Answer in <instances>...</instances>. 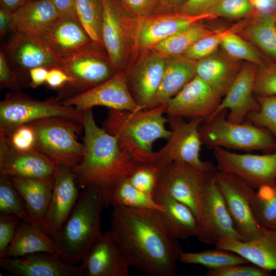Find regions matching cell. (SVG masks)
<instances>
[{
	"label": "cell",
	"mask_w": 276,
	"mask_h": 276,
	"mask_svg": "<svg viewBox=\"0 0 276 276\" xmlns=\"http://www.w3.org/2000/svg\"><path fill=\"white\" fill-rule=\"evenodd\" d=\"M110 231L131 267L156 276H174L182 249L155 211L114 206Z\"/></svg>",
	"instance_id": "6da1fadb"
},
{
	"label": "cell",
	"mask_w": 276,
	"mask_h": 276,
	"mask_svg": "<svg viewBox=\"0 0 276 276\" xmlns=\"http://www.w3.org/2000/svg\"><path fill=\"white\" fill-rule=\"evenodd\" d=\"M82 125L83 154L72 171L79 188H98L105 206H108L116 186L141 163L122 147L115 136L96 124L92 108L84 111Z\"/></svg>",
	"instance_id": "7a4b0ae2"
},
{
	"label": "cell",
	"mask_w": 276,
	"mask_h": 276,
	"mask_svg": "<svg viewBox=\"0 0 276 276\" xmlns=\"http://www.w3.org/2000/svg\"><path fill=\"white\" fill-rule=\"evenodd\" d=\"M166 104L136 111L109 109L102 128L115 136L122 147L141 164L154 163L152 146L157 140H168Z\"/></svg>",
	"instance_id": "3957f363"
},
{
	"label": "cell",
	"mask_w": 276,
	"mask_h": 276,
	"mask_svg": "<svg viewBox=\"0 0 276 276\" xmlns=\"http://www.w3.org/2000/svg\"><path fill=\"white\" fill-rule=\"evenodd\" d=\"M104 206L103 196L98 188L83 189L55 239L59 257L63 261L75 265L85 258L102 234L101 214Z\"/></svg>",
	"instance_id": "277c9868"
},
{
	"label": "cell",
	"mask_w": 276,
	"mask_h": 276,
	"mask_svg": "<svg viewBox=\"0 0 276 276\" xmlns=\"http://www.w3.org/2000/svg\"><path fill=\"white\" fill-rule=\"evenodd\" d=\"M227 110L203 122L199 128L202 144L246 151L276 150V140L266 129L251 123H234L226 118Z\"/></svg>",
	"instance_id": "5b68a950"
},
{
	"label": "cell",
	"mask_w": 276,
	"mask_h": 276,
	"mask_svg": "<svg viewBox=\"0 0 276 276\" xmlns=\"http://www.w3.org/2000/svg\"><path fill=\"white\" fill-rule=\"evenodd\" d=\"M30 123L36 133L35 149L58 165L72 169L80 162L84 146L78 141L82 124L64 117H52Z\"/></svg>",
	"instance_id": "8992f818"
},
{
	"label": "cell",
	"mask_w": 276,
	"mask_h": 276,
	"mask_svg": "<svg viewBox=\"0 0 276 276\" xmlns=\"http://www.w3.org/2000/svg\"><path fill=\"white\" fill-rule=\"evenodd\" d=\"M84 112L65 105L58 96L35 100L18 91L8 93L0 102V136H7L18 126L52 117H64L82 124Z\"/></svg>",
	"instance_id": "52a82bcc"
},
{
	"label": "cell",
	"mask_w": 276,
	"mask_h": 276,
	"mask_svg": "<svg viewBox=\"0 0 276 276\" xmlns=\"http://www.w3.org/2000/svg\"><path fill=\"white\" fill-rule=\"evenodd\" d=\"M56 67L72 79L58 91L62 100L87 91L115 74L103 46L95 42L81 52L61 59Z\"/></svg>",
	"instance_id": "ba28073f"
},
{
	"label": "cell",
	"mask_w": 276,
	"mask_h": 276,
	"mask_svg": "<svg viewBox=\"0 0 276 276\" xmlns=\"http://www.w3.org/2000/svg\"><path fill=\"white\" fill-rule=\"evenodd\" d=\"M102 8L101 40L115 72H124L133 41L136 43L137 18H130L119 0H100Z\"/></svg>",
	"instance_id": "9c48e42d"
},
{
	"label": "cell",
	"mask_w": 276,
	"mask_h": 276,
	"mask_svg": "<svg viewBox=\"0 0 276 276\" xmlns=\"http://www.w3.org/2000/svg\"><path fill=\"white\" fill-rule=\"evenodd\" d=\"M204 120L193 118L187 122L182 118L168 116L171 135L167 144L154 152V163L165 164L173 162L188 163L205 173L214 172L216 169L209 162L200 158L202 144L199 128Z\"/></svg>",
	"instance_id": "30bf717a"
},
{
	"label": "cell",
	"mask_w": 276,
	"mask_h": 276,
	"mask_svg": "<svg viewBox=\"0 0 276 276\" xmlns=\"http://www.w3.org/2000/svg\"><path fill=\"white\" fill-rule=\"evenodd\" d=\"M159 164L156 190L187 205L198 219L205 184L210 173L182 162Z\"/></svg>",
	"instance_id": "8fae6325"
},
{
	"label": "cell",
	"mask_w": 276,
	"mask_h": 276,
	"mask_svg": "<svg viewBox=\"0 0 276 276\" xmlns=\"http://www.w3.org/2000/svg\"><path fill=\"white\" fill-rule=\"evenodd\" d=\"M214 172L208 175L205 184L196 237L204 243L215 245L228 238L242 241L216 183Z\"/></svg>",
	"instance_id": "7c38bea8"
},
{
	"label": "cell",
	"mask_w": 276,
	"mask_h": 276,
	"mask_svg": "<svg viewBox=\"0 0 276 276\" xmlns=\"http://www.w3.org/2000/svg\"><path fill=\"white\" fill-rule=\"evenodd\" d=\"M213 150L218 171L238 177L255 190L276 182V150L263 154Z\"/></svg>",
	"instance_id": "4fadbf2b"
},
{
	"label": "cell",
	"mask_w": 276,
	"mask_h": 276,
	"mask_svg": "<svg viewBox=\"0 0 276 276\" xmlns=\"http://www.w3.org/2000/svg\"><path fill=\"white\" fill-rule=\"evenodd\" d=\"M213 177L242 241L258 236L262 231L252 210L256 191L238 177L216 170Z\"/></svg>",
	"instance_id": "5bb4252c"
},
{
	"label": "cell",
	"mask_w": 276,
	"mask_h": 276,
	"mask_svg": "<svg viewBox=\"0 0 276 276\" xmlns=\"http://www.w3.org/2000/svg\"><path fill=\"white\" fill-rule=\"evenodd\" d=\"M1 48L27 86L24 78L29 80L31 69L37 67L50 69L56 67L61 60L39 37L21 33L12 32Z\"/></svg>",
	"instance_id": "9a60e30c"
},
{
	"label": "cell",
	"mask_w": 276,
	"mask_h": 276,
	"mask_svg": "<svg viewBox=\"0 0 276 276\" xmlns=\"http://www.w3.org/2000/svg\"><path fill=\"white\" fill-rule=\"evenodd\" d=\"M63 102L82 112L99 106L120 110H141L130 93L125 72L117 73L100 84Z\"/></svg>",
	"instance_id": "2e32d148"
},
{
	"label": "cell",
	"mask_w": 276,
	"mask_h": 276,
	"mask_svg": "<svg viewBox=\"0 0 276 276\" xmlns=\"http://www.w3.org/2000/svg\"><path fill=\"white\" fill-rule=\"evenodd\" d=\"M72 169L58 165L52 195L41 228L54 240L74 208L79 196Z\"/></svg>",
	"instance_id": "e0dca14e"
},
{
	"label": "cell",
	"mask_w": 276,
	"mask_h": 276,
	"mask_svg": "<svg viewBox=\"0 0 276 276\" xmlns=\"http://www.w3.org/2000/svg\"><path fill=\"white\" fill-rule=\"evenodd\" d=\"M221 97L196 75L166 103L168 116L201 118L204 121L214 112Z\"/></svg>",
	"instance_id": "ac0fdd59"
},
{
	"label": "cell",
	"mask_w": 276,
	"mask_h": 276,
	"mask_svg": "<svg viewBox=\"0 0 276 276\" xmlns=\"http://www.w3.org/2000/svg\"><path fill=\"white\" fill-rule=\"evenodd\" d=\"M127 72V85L140 109L151 108L159 87L165 66V58L152 49Z\"/></svg>",
	"instance_id": "d6986e66"
},
{
	"label": "cell",
	"mask_w": 276,
	"mask_h": 276,
	"mask_svg": "<svg viewBox=\"0 0 276 276\" xmlns=\"http://www.w3.org/2000/svg\"><path fill=\"white\" fill-rule=\"evenodd\" d=\"M258 67L249 63L240 68L224 98L205 121L222 111L227 110L226 118L228 121L242 123L248 113L259 110V104L254 96V84Z\"/></svg>",
	"instance_id": "ffe728a7"
},
{
	"label": "cell",
	"mask_w": 276,
	"mask_h": 276,
	"mask_svg": "<svg viewBox=\"0 0 276 276\" xmlns=\"http://www.w3.org/2000/svg\"><path fill=\"white\" fill-rule=\"evenodd\" d=\"M80 266L83 276H127L131 267L110 231L101 234Z\"/></svg>",
	"instance_id": "44dd1931"
},
{
	"label": "cell",
	"mask_w": 276,
	"mask_h": 276,
	"mask_svg": "<svg viewBox=\"0 0 276 276\" xmlns=\"http://www.w3.org/2000/svg\"><path fill=\"white\" fill-rule=\"evenodd\" d=\"M58 165L35 149L19 151L0 137V174L11 177L43 178L55 175Z\"/></svg>",
	"instance_id": "7402d4cb"
},
{
	"label": "cell",
	"mask_w": 276,
	"mask_h": 276,
	"mask_svg": "<svg viewBox=\"0 0 276 276\" xmlns=\"http://www.w3.org/2000/svg\"><path fill=\"white\" fill-rule=\"evenodd\" d=\"M216 18L210 13L191 15L183 13L150 15L137 18L136 43L143 50L154 45L176 32L206 19Z\"/></svg>",
	"instance_id": "603a6c76"
},
{
	"label": "cell",
	"mask_w": 276,
	"mask_h": 276,
	"mask_svg": "<svg viewBox=\"0 0 276 276\" xmlns=\"http://www.w3.org/2000/svg\"><path fill=\"white\" fill-rule=\"evenodd\" d=\"M0 267L15 276H83L80 265L67 263L58 256L44 252L0 258Z\"/></svg>",
	"instance_id": "cb8c5ba5"
},
{
	"label": "cell",
	"mask_w": 276,
	"mask_h": 276,
	"mask_svg": "<svg viewBox=\"0 0 276 276\" xmlns=\"http://www.w3.org/2000/svg\"><path fill=\"white\" fill-rule=\"evenodd\" d=\"M60 59L81 52L94 41L77 18L60 17L39 37Z\"/></svg>",
	"instance_id": "d4e9b609"
},
{
	"label": "cell",
	"mask_w": 276,
	"mask_h": 276,
	"mask_svg": "<svg viewBox=\"0 0 276 276\" xmlns=\"http://www.w3.org/2000/svg\"><path fill=\"white\" fill-rule=\"evenodd\" d=\"M215 247L233 251L264 269L276 270V229L262 227L261 234L251 240L228 238L218 242Z\"/></svg>",
	"instance_id": "484cf974"
},
{
	"label": "cell",
	"mask_w": 276,
	"mask_h": 276,
	"mask_svg": "<svg viewBox=\"0 0 276 276\" xmlns=\"http://www.w3.org/2000/svg\"><path fill=\"white\" fill-rule=\"evenodd\" d=\"M153 197L163 209V211H156L157 216L173 238L178 240L197 236L198 220L189 207L156 190Z\"/></svg>",
	"instance_id": "4316f807"
},
{
	"label": "cell",
	"mask_w": 276,
	"mask_h": 276,
	"mask_svg": "<svg viewBox=\"0 0 276 276\" xmlns=\"http://www.w3.org/2000/svg\"><path fill=\"white\" fill-rule=\"evenodd\" d=\"M59 17L50 0L27 2L13 13L11 33L40 37Z\"/></svg>",
	"instance_id": "83f0119b"
},
{
	"label": "cell",
	"mask_w": 276,
	"mask_h": 276,
	"mask_svg": "<svg viewBox=\"0 0 276 276\" xmlns=\"http://www.w3.org/2000/svg\"><path fill=\"white\" fill-rule=\"evenodd\" d=\"M11 178L15 189L24 199L33 224L41 226L52 195L55 175L43 178Z\"/></svg>",
	"instance_id": "f1b7e54d"
},
{
	"label": "cell",
	"mask_w": 276,
	"mask_h": 276,
	"mask_svg": "<svg viewBox=\"0 0 276 276\" xmlns=\"http://www.w3.org/2000/svg\"><path fill=\"white\" fill-rule=\"evenodd\" d=\"M197 61L182 55L165 58L162 81L151 108L166 104L196 75Z\"/></svg>",
	"instance_id": "f546056e"
},
{
	"label": "cell",
	"mask_w": 276,
	"mask_h": 276,
	"mask_svg": "<svg viewBox=\"0 0 276 276\" xmlns=\"http://www.w3.org/2000/svg\"><path fill=\"white\" fill-rule=\"evenodd\" d=\"M41 252L59 256L55 241L43 231L41 226L21 220L4 258H18Z\"/></svg>",
	"instance_id": "4dcf8cb0"
},
{
	"label": "cell",
	"mask_w": 276,
	"mask_h": 276,
	"mask_svg": "<svg viewBox=\"0 0 276 276\" xmlns=\"http://www.w3.org/2000/svg\"><path fill=\"white\" fill-rule=\"evenodd\" d=\"M240 68L214 53L197 61L196 75L221 97L224 96Z\"/></svg>",
	"instance_id": "1f68e13d"
},
{
	"label": "cell",
	"mask_w": 276,
	"mask_h": 276,
	"mask_svg": "<svg viewBox=\"0 0 276 276\" xmlns=\"http://www.w3.org/2000/svg\"><path fill=\"white\" fill-rule=\"evenodd\" d=\"M243 33L264 53L276 60V13H257Z\"/></svg>",
	"instance_id": "d6a6232c"
},
{
	"label": "cell",
	"mask_w": 276,
	"mask_h": 276,
	"mask_svg": "<svg viewBox=\"0 0 276 276\" xmlns=\"http://www.w3.org/2000/svg\"><path fill=\"white\" fill-rule=\"evenodd\" d=\"M199 22L176 32L151 49L165 58L182 55L197 41L217 31L210 30Z\"/></svg>",
	"instance_id": "836d02e7"
},
{
	"label": "cell",
	"mask_w": 276,
	"mask_h": 276,
	"mask_svg": "<svg viewBox=\"0 0 276 276\" xmlns=\"http://www.w3.org/2000/svg\"><path fill=\"white\" fill-rule=\"evenodd\" d=\"M178 260L186 264L200 265L208 270L249 263L246 259L233 251L217 247L200 252H186L182 250Z\"/></svg>",
	"instance_id": "e575fe53"
},
{
	"label": "cell",
	"mask_w": 276,
	"mask_h": 276,
	"mask_svg": "<svg viewBox=\"0 0 276 276\" xmlns=\"http://www.w3.org/2000/svg\"><path fill=\"white\" fill-rule=\"evenodd\" d=\"M110 205L139 210H163L153 195L134 187L129 182L128 177L121 181L115 188L111 196Z\"/></svg>",
	"instance_id": "d590c367"
},
{
	"label": "cell",
	"mask_w": 276,
	"mask_h": 276,
	"mask_svg": "<svg viewBox=\"0 0 276 276\" xmlns=\"http://www.w3.org/2000/svg\"><path fill=\"white\" fill-rule=\"evenodd\" d=\"M252 210L261 227L276 229V182L257 189L252 200Z\"/></svg>",
	"instance_id": "8d00e7d4"
},
{
	"label": "cell",
	"mask_w": 276,
	"mask_h": 276,
	"mask_svg": "<svg viewBox=\"0 0 276 276\" xmlns=\"http://www.w3.org/2000/svg\"><path fill=\"white\" fill-rule=\"evenodd\" d=\"M76 11L78 19L91 40L102 45L100 0H76Z\"/></svg>",
	"instance_id": "74e56055"
},
{
	"label": "cell",
	"mask_w": 276,
	"mask_h": 276,
	"mask_svg": "<svg viewBox=\"0 0 276 276\" xmlns=\"http://www.w3.org/2000/svg\"><path fill=\"white\" fill-rule=\"evenodd\" d=\"M18 195L11 177L0 174L1 214L13 215L21 221L33 224Z\"/></svg>",
	"instance_id": "f35d334b"
},
{
	"label": "cell",
	"mask_w": 276,
	"mask_h": 276,
	"mask_svg": "<svg viewBox=\"0 0 276 276\" xmlns=\"http://www.w3.org/2000/svg\"><path fill=\"white\" fill-rule=\"evenodd\" d=\"M237 32L228 35L220 46L232 58L244 60L257 65H263L266 62L261 54L249 42L238 36Z\"/></svg>",
	"instance_id": "ab89813d"
},
{
	"label": "cell",
	"mask_w": 276,
	"mask_h": 276,
	"mask_svg": "<svg viewBox=\"0 0 276 276\" xmlns=\"http://www.w3.org/2000/svg\"><path fill=\"white\" fill-rule=\"evenodd\" d=\"M242 23L201 38L187 50L182 54L185 57L197 61L206 57L217 50L223 39L229 34L237 32L242 28Z\"/></svg>",
	"instance_id": "60d3db41"
},
{
	"label": "cell",
	"mask_w": 276,
	"mask_h": 276,
	"mask_svg": "<svg viewBox=\"0 0 276 276\" xmlns=\"http://www.w3.org/2000/svg\"><path fill=\"white\" fill-rule=\"evenodd\" d=\"M258 111L250 112L246 118L251 124L266 129L276 140V96H258Z\"/></svg>",
	"instance_id": "b9f144b4"
},
{
	"label": "cell",
	"mask_w": 276,
	"mask_h": 276,
	"mask_svg": "<svg viewBox=\"0 0 276 276\" xmlns=\"http://www.w3.org/2000/svg\"><path fill=\"white\" fill-rule=\"evenodd\" d=\"M159 168L158 163L140 164L128 179L139 190L153 195L157 187Z\"/></svg>",
	"instance_id": "7bdbcfd3"
},
{
	"label": "cell",
	"mask_w": 276,
	"mask_h": 276,
	"mask_svg": "<svg viewBox=\"0 0 276 276\" xmlns=\"http://www.w3.org/2000/svg\"><path fill=\"white\" fill-rule=\"evenodd\" d=\"M254 93L258 96H276V62L266 61L258 67Z\"/></svg>",
	"instance_id": "ee69618b"
},
{
	"label": "cell",
	"mask_w": 276,
	"mask_h": 276,
	"mask_svg": "<svg viewBox=\"0 0 276 276\" xmlns=\"http://www.w3.org/2000/svg\"><path fill=\"white\" fill-rule=\"evenodd\" d=\"M255 10L252 0H218L209 13L216 17H240Z\"/></svg>",
	"instance_id": "f6af8a7d"
},
{
	"label": "cell",
	"mask_w": 276,
	"mask_h": 276,
	"mask_svg": "<svg viewBox=\"0 0 276 276\" xmlns=\"http://www.w3.org/2000/svg\"><path fill=\"white\" fill-rule=\"evenodd\" d=\"M5 139L10 146L15 150L26 151L35 149L36 133L30 123L18 126L7 136H0Z\"/></svg>",
	"instance_id": "bcb514c9"
},
{
	"label": "cell",
	"mask_w": 276,
	"mask_h": 276,
	"mask_svg": "<svg viewBox=\"0 0 276 276\" xmlns=\"http://www.w3.org/2000/svg\"><path fill=\"white\" fill-rule=\"evenodd\" d=\"M235 264L221 268L208 270L207 276H270L272 271L256 265Z\"/></svg>",
	"instance_id": "7dc6e473"
},
{
	"label": "cell",
	"mask_w": 276,
	"mask_h": 276,
	"mask_svg": "<svg viewBox=\"0 0 276 276\" xmlns=\"http://www.w3.org/2000/svg\"><path fill=\"white\" fill-rule=\"evenodd\" d=\"M27 85L18 74L10 65L3 50H0V88L18 91Z\"/></svg>",
	"instance_id": "c3c4849f"
},
{
	"label": "cell",
	"mask_w": 276,
	"mask_h": 276,
	"mask_svg": "<svg viewBox=\"0 0 276 276\" xmlns=\"http://www.w3.org/2000/svg\"><path fill=\"white\" fill-rule=\"evenodd\" d=\"M20 220L17 217L0 215V258H4L6 250L14 238Z\"/></svg>",
	"instance_id": "681fc988"
},
{
	"label": "cell",
	"mask_w": 276,
	"mask_h": 276,
	"mask_svg": "<svg viewBox=\"0 0 276 276\" xmlns=\"http://www.w3.org/2000/svg\"><path fill=\"white\" fill-rule=\"evenodd\" d=\"M124 8L136 18L152 15L160 0H119Z\"/></svg>",
	"instance_id": "f907efd6"
},
{
	"label": "cell",
	"mask_w": 276,
	"mask_h": 276,
	"mask_svg": "<svg viewBox=\"0 0 276 276\" xmlns=\"http://www.w3.org/2000/svg\"><path fill=\"white\" fill-rule=\"evenodd\" d=\"M218 0H186L180 7V12L191 15L209 13Z\"/></svg>",
	"instance_id": "816d5d0a"
},
{
	"label": "cell",
	"mask_w": 276,
	"mask_h": 276,
	"mask_svg": "<svg viewBox=\"0 0 276 276\" xmlns=\"http://www.w3.org/2000/svg\"><path fill=\"white\" fill-rule=\"evenodd\" d=\"M72 82V78L65 72L54 67L49 70L45 84L49 88L59 91Z\"/></svg>",
	"instance_id": "f5cc1de1"
},
{
	"label": "cell",
	"mask_w": 276,
	"mask_h": 276,
	"mask_svg": "<svg viewBox=\"0 0 276 276\" xmlns=\"http://www.w3.org/2000/svg\"><path fill=\"white\" fill-rule=\"evenodd\" d=\"M60 17L77 18L76 0H50Z\"/></svg>",
	"instance_id": "db71d44e"
},
{
	"label": "cell",
	"mask_w": 276,
	"mask_h": 276,
	"mask_svg": "<svg viewBox=\"0 0 276 276\" xmlns=\"http://www.w3.org/2000/svg\"><path fill=\"white\" fill-rule=\"evenodd\" d=\"M49 69L44 67H37L29 72V86L36 88L45 84Z\"/></svg>",
	"instance_id": "11a10c76"
},
{
	"label": "cell",
	"mask_w": 276,
	"mask_h": 276,
	"mask_svg": "<svg viewBox=\"0 0 276 276\" xmlns=\"http://www.w3.org/2000/svg\"><path fill=\"white\" fill-rule=\"evenodd\" d=\"M13 19V13L0 8V36L4 37L8 33L11 32V27Z\"/></svg>",
	"instance_id": "9f6ffc18"
},
{
	"label": "cell",
	"mask_w": 276,
	"mask_h": 276,
	"mask_svg": "<svg viewBox=\"0 0 276 276\" xmlns=\"http://www.w3.org/2000/svg\"><path fill=\"white\" fill-rule=\"evenodd\" d=\"M257 13H273L276 12V0H252Z\"/></svg>",
	"instance_id": "6f0895ef"
},
{
	"label": "cell",
	"mask_w": 276,
	"mask_h": 276,
	"mask_svg": "<svg viewBox=\"0 0 276 276\" xmlns=\"http://www.w3.org/2000/svg\"><path fill=\"white\" fill-rule=\"evenodd\" d=\"M26 2V0H0L1 8L13 13Z\"/></svg>",
	"instance_id": "680465c9"
},
{
	"label": "cell",
	"mask_w": 276,
	"mask_h": 276,
	"mask_svg": "<svg viewBox=\"0 0 276 276\" xmlns=\"http://www.w3.org/2000/svg\"><path fill=\"white\" fill-rule=\"evenodd\" d=\"M186 1V0H160V3L165 7L174 8H180Z\"/></svg>",
	"instance_id": "91938a15"
},
{
	"label": "cell",
	"mask_w": 276,
	"mask_h": 276,
	"mask_svg": "<svg viewBox=\"0 0 276 276\" xmlns=\"http://www.w3.org/2000/svg\"><path fill=\"white\" fill-rule=\"evenodd\" d=\"M34 1V0H26V2H30V1Z\"/></svg>",
	"instance_id": "94428289"
},
{
	"label": "cell",
	"mask_w": 276,
	"mask_h": 276,
	"mask_svg": "<svg viewBox=\"0 0 276 276\" xmlns=\"http://www.w3.org/2000/svg\"><path fill=\"white\" fill-rule=\"evenodd\" d=\"M274 13H276V12H274Z\"/></svg>",
	"instance_id": "6125c7cd"
}]
</instances>
